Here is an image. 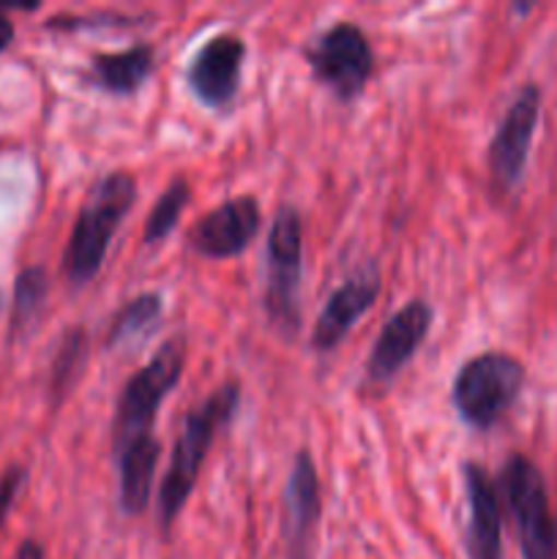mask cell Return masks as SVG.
<instances>
[{"instance_id":"4","label":"cell","mask_w":557,"mask_h":559,"mask_svg":"<svg viewBox=\"0 0 557 559\" xmlns=\"http://www.w3.org/2000/svg\"><path fill=\"white\" fill-rule=\"evenodd\" d=\"M183 366L186 342L183 338H173V342L162 344V349L126 382L112 426L115 451L153 437L158 409H162L164 399L175 391V385L183 377Z\"/></svg>"},{"instance_id":"24","label":"cell","mask_w":557,"mask_h":559,"mask_svg":"<svg viewBox=\"0 0 557 559\" xmlns=\"http://www.w3.org/2000/svg\"><path fill=\"white\" fill-rule=\"evenodd\" d=\"M0 306H3V295H0Z\"/></svg>"},{"instance_id":"19","label":"cell","mask_w":557,"mask_h":559,"mask_svg":"<svg viewBox=\"0 0 557 559\" xmlns=\"http://www.w3.org/2000/svg\"><path fill=\"white\" fill-rule=\"evenodd\" d=\"M87 358V333L74 328L63 336L58 347V358L52 366V396L60 399L69 393V388L74 385L76 377H80L82 366Z\"/></svg>"},{"instance_id":"7","label":"cell","mask_w":557,"mask_h":559,"mask_svg":"<svg viewBox=\"0 0 557 559\" xmlns=\"http://www.w3.org/2000/svg\"><path fill=\"white\" fill-rule=\"evenodd\" d=\"M502 491L517 522L519 544L524 559H555L557 533L552 524L549 497L544 475L528 456H511L502 467Z\"/></svg>"},{"instance_id":"16","label":"cell","mask_w":557,"mask_h":559,"mask_svg":"<svg viewBox=\"0 0 557 559\" xmlns=\"http://www.w3.org/2000/svg\"><path fill=\"white\" fill-rule=\"evenodd\" d=\"M153 66H156V55L151 44H134L123 52L93 55L87 76L98 91L109 96H134L153 74Z\"/></svg>"},{"instance_id":"9","label":"cell","mask_w":557,"mask_h":559,"mask_svg":"<svg viewBox=\"0 0 557 559\" xmlns=\"http://www.w3.org/2000/svg\"><path fill=\"white\" fill-rule=\"evenodd\" d=\"M262 227L260 202L254 197H233L218 207L208 211L194 227L189 229L186 240L194 254L205 260H233L251 246Z\"/></svg>"},{"instance_id":"21","label":"cell","mask_w":557,"mask_h":559,"mask_svg":"<svg viewBox=\"0 0 557 559\" xmlns=\"http://www.w3.org/2000/svg\"><path fill=\"white\" fill-rule=\"evenodd\" d=\"M25 478H27V469L20 467V464H14V467L5 469L3 478H0V527H3L5 516H9L11 506H14L20 489L25 486Z\"/></svg>"},{"instance_id":"11","label":"cell","mask_w":557,"mask_h":559,"mask_svg":"<svg viewBox=\"0 0 557 559\" xmlns=\"http://www.w3.org/2000/svg\"><path fill=\"white\" fill-rule=\"evenodd\" d=\"M538 112L541 91L535 85H524L519 96L513 98L511 107H508L506 118L497 126V134L489 145V167L502 189H511L522 180L535 126H538Z\"/></svg>"},{"instance_id":"15","label":"cell","mask_w":557,"mask_h":559,"mask_svg":"<svg viewBox=\"0 0 557 559\" xmlns=\"http://www.w3.org/2000/svg\"><path fill=\"white\" fill-rule=\"evenodd\" d=\"M158 456H162V445H158L156 437H147V440L131 442L115 451V462H118V500L120 511L126 516H140L147 508L153 489V475H156Z\"/></svg>"},{"instance_id":"3","label":"cell","mask_w":557,"mask_h":559,"mask_svg":"<svg viewBox=\"0 0 557 559\" xmlns=\"http://www.w3.org/2000/svg\"><path fill=\"white\" fill-rule=\"evenodd\" d=\"M524 385V366L513 355L481 353L459 369L451 402L475 431H489L513 407Z\"/></svg>"},{"instance_id":"12","label":"cell","mask_w":557,"mask_h":559,"mask_svg":"<svg viewBox=\"0 0 557 559\" xmlns=\"http://www.w3.org/2000/svg\"><path fill=\"white\" fill-rule=\"evenodd\" d=\"M382 289V276L377 265L360 267L355 276H349L336 293L328 298L325 309L320 311L311 331V347L317 353H333L342 344V338L353 331L355 322L377 304Z\"/></svg>"},{"instance_id":"1","label":"cell","mask_w":557,"mask_h":559,"mask_svg":"<svg viewBox=\"0 0 557 559\" xmlns=\"http://www.w3.org/2000/svg\"><path fill=\"white\" fill-rule=\"evenodd\" d=\"M238 404L240 385L238 382H224L200 407L186 415L183 429H180L173 456H169V469L162 480V489H158V519H162L164 530L173 527L178 513L186 508V500L194 491L213 440L235 418Z\"/></svg>"},{"instance_id":"6","label":"cell","mask_w":557,"mask_h":559,"mask_svg":"<svg viewBox=\"0 0 557 559\" xmlns=\"http://www.w3.org/2000/svg\"><path fill=\"white\" fill-rule=\"evenodd\" d=\"M311 76L339 102H355L375 71V52L355 22H336L304 49Z\"/></svg>"},{"instance_id":"8","label":"cell","mask_w":557,"mask_h":559,"mask_svg":"<svg viewBox=\"0 0 557 559\" xmlns=\"http://www.w3.org/2000/svg\"><path fill=\"white\" fill-rule=\"evenodd\" d=\"M246 44L235 33L208 38L186 69V82L197 102L208 109H227L240 91Z\"/></svg>"},{"instance_id":"17","label":"cell","mask_w":557,"mask_h":559,"mask_svg":"<svg viewBox=\"0 0 557 559\" xmlns=\"http://www.w3.org/2000/svg\"><path fill=\"white\" fill-rule=\"evenodd\" d=\"M164 314V300L158 293H142L131 298L123 309L115 314L107 331V349H137L145 338L153 336Z\"/></svg>"},{"instance_id":"2","label":"cell","mask_w":557,"mask_h":559,"mask_svg":"<svg viewBox=\"0 0 557 559\" xmlns=\"http://www.w3.org/2000/svg\"><path fill=\"white\" fill-rule=\"evenodd\" d=\"M134 202L137 180L131 173L118 169L93 183L63 251V273L74 287H82L98 276L109 243Z\"/></svg>"},{"instance_id":"23","label":"cell","mask_w":557,"mask_h":559,"mask_svg":"<svg viewBox=\"0 0 557 559\" xmlns=\"http://www.w3.org/2000/svg\"><path fill=\"white\" fill-rule=\"evenodd\" d=\"M16 559H44V549L36 544V540H25L16 551Z\"/></svg>"},{"instance_id":"25","label":"cell","mask_w":557,"mask_h":559,"mask_svg":"<svg viewBox=\"0 0 557 559\" xmlns=\"http://www.w3.org/2000/svg\"><path fill=\"white\" fill-rule=\"evenodd\" d=\"M555 533H557V530H555Z\"/></svg>"},{"instance_id":"10","label":"cell","mask_w":557,"mask_h":559,"mask_svg":"<svg viewBox=\"0 0 557 559\" xmlns=\"http://www.w3.org/2000/svg\"><path fill=\"white\" fill-rule=\"evenodd\" d=\"M435 311L426 300H410L391 320L382 325L369 360H366V380L371 385H388L404 366L410 364L420 344L429 336Z\"/></svg>"},{"instance_id":"5","label":"cell","mask_w":557,"mask_h":559,"mask_svg":"<svg viewBox=\"0 0 557 559\" xmlns=\"http://www.w3.org/2000/svg\"><path fill=\"white\" fill-rule=\"evenodd\" d=\"M265 309L284 333L298 331V289L304 273V224L295 207L282 205L268 233L265 249Z\"/></svg>"},{"instance_id":"13","label":"cell","mask_w":557,"mask_h":559,"mask_svg":"<svg viewBox=\"0 0 557 559\" xmlns=\"http://www.w3.org/2000/svg\"><path fill=\"white\" fill-rule=\"evenodd\" d=\"M467 491V546L470 559H502V516L497 489L481 464L467 462L462 467Z\"/></svg>"},{"instance_id":"14","label":"cell","mask_w":557,"mask_h":559,"mask_svg":"<svg viewBox=\"0 0 557 559\" xmlns=\"http://www.w3.org/2000/svg\"><path fill=\"white\" fill-rule=\"evenodd\" d=\"M317 522H320V478L311 453L298 451L284 489V535L293 559L306 557Z\"/></svg>"},{"instance_id":"22","label":"cell","mask_w":557,"mask_h":559,"mask_svg":"<svg viewBox=\"0 0 557 559\" xmlns=\"http://www.w3.org/2000/svg\"><path fill=\"white\" fill-rule=\"evenodd\" d=\"M11 41H14V22L0 9V52H5L11 47Z\"/></svg>"},{"instance_id":"18","label":"cell","mask_w":557,"mask_h":559,"mask_svg":"<svg viewBox=\"0 0 557 559\" xmlns=\"http://www.w3.org/2000/svg\"><path fill=\"white\" fill-rule=\"evenodd\" d=\"M191 189L186 183V178H175L173 183L164 189V194L158 197L153 211L147 213V224H145V243L158 246L175 227H178L180 213L186 211L189 205Z\"/></svg>"},{"instance_id":"20","label":"cell","mask_w":557,"mask_h":559,"mask_svg":"<svg viewBox=\"0 0 557 559\" xmlns=\"http://www.w3.org/2000/svg\"><path fill=\"white\" fill-rule=\"evenodd\" d=\"M47 271L38 265L25 267L14 282V328H25L42 311L47 300Z\"/></svg>"}]
</instances>
